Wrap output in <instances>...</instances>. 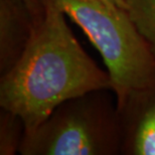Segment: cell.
Here are the masks:
<instances>
[{
    "mask_svg": "<svg viewBox=\"0 0 155 155\" xmlns=\"http://www.w3.org/2000/svg\"><path fill=\"white\" fill-rule=\"evenodd\" d=\"M22 1L29 8V10L32 13L36 22L41 20V18L43 17V12H45L41 1L40 0H22Z\"/></svg>",
    "mask_w": 155,
    "mask_h": 155,
    "instance_id": "obj_8",
    "label": "cell"
},
{
    "mask_svg": "<svg viewBox=\"0 0 155 155\" xmlns=\"http://www.w3.org/2000/svg\"><path fill=\"white\" fill-rule=\"evenodd\" d=\"M43 17L17 64L0 77V107L18 114L26 132L63 102L94 90L112 91L108 72L98 67L68 25L64 11L40 0Z\"/></svg>",
    "mask_w": 155,
    "mask_h": 155,
    "instance_id": "obj_1",
    "label": "cell"
},
{
    "mask_svg": "<svg viewBox=\"0 0 155 155\" xmlns=\"http://www.w3.org/2000/svg\"><path fill=\"white\" fill-rule=\"evenodd\" d=\"M88 36L103 58L116 103L155 82V52L129 11L104 0H51Z\"/></svg>",
    "mask_w": 155,
    "mask_h": 155,
    "instance_id": "obj_2",
    "label": "cell"
},
{
    "mask_svg": "<svg viewBox=\"0 0 155 155\" xmlns=\"http://www.w3.org/2000/svg\"><path fill=\"white\" fill-rule=\"evenodd\" d=\"M117 109L121 155H155V82L130 91Z\"/></svg>",
    "mask_w": 155,
    "mask_h": 155,
    "instance_id": "obj_4",
    "label": "cell"
},
{
    "mask_svg": "<svg viewBox=\"0 0 155 155\" xmlns=\"http://www.w3.org/2000/svg\"><path fill=\"white\" fill-rule=\"evenodd\" d=\"M127 10L155 52V0H127Z\"/></svg>",
    "mask_w": 155,
    "mask_h": 155,
    "instance_id": "obj_7",
    "label": "cell"
},
{
    "mask_svg": "<svg viewBox=\"0 0 155 155\" xmlns=\"http://www.w3.org/2000/svg\"><path fill=\"white\" fill-rule=\"evenodd\" d=\"M104 1L112 3V4L119 6L121 8L127 9V0H104Z\"/></svg>",
    "mask_w": 155,
    "mask_h": 155,
    "instance_id": "obj_9",
    "label": "cell"
},
{
    "mask_svg": "<svg viewBox=\"0 0 155 155\" xmlns=\"http://www.w3.org/2000/svg\"><path fill=\"white\" fill-rule=\"evenodd\" d=\"M36 23L22 0H0V77L22 57Z\"/></svg>",
    "mask_w": 155,
    "mask_h": 155,
    "instance_id": "obj_5",
    "label": "cell"
},
{
    "mask_svg": "<svg viewBox=\"0 0 155 155\" xmlns=\"http://www.w3.org/2000/svg\"><path fill=\"white\" fill-rule=\"evenodd\" d=\"M25 132V124L18 114L5 108L0 109V155L19 153Z\"/></svg>",
    "mask_w": 155,
    "mask_h": 155,
    "instance_id": "obj_6",
    "label": "cell"
},
{
    "mask_svg": "<svg viewBox=\"0 0 155 155\" xmlns=\"http://www.w3.org/2000/svg\"><path fill=\"white\" fill-rule=\"evenodd\" d=\"M111 90H94L60 104L25 132L21 155H121V127Z\"/></svg>",
    "mask_w": 155,
    "mask_h": 155,
    "instance_id": "obj_3",
    "label": "cell"
}]
</instances>
